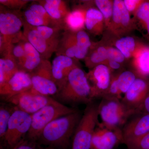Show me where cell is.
I'll list each match as a JSON object with an SVG mask.
<instances>
[{"label": "cell", "mask_w": 149, "mask_h": 149, "mask_svg": "<svg viewBox=\"0 0 149 149\" xmlns=\"http://www.w3.org/2000/svg\"><path fill=\"white\" fill-rule=\"evenodd\" d=\"M81 117L76 111L56 119L46 126L37 140L51 146H65L74 134Z\"/></svg>", "instance_id": "cell-1"}, {"label": "cell", "mask_w": 149, "mask_h": 149, "mask_svg": "<svg viewBox=\"0 0 149 149\" xmlns=\"http://www.w3.org/2000/svg\"><path fill=\"white\" fill-rule=\"evenodd\" d=\"M57 95L60 100L68 102L89 103L92 99L87 73L78 66L74 68Z\"/></svg>", "instance_id": "cell-2"}, {"label": "cell", "mask_w": 149, "mask_h": 149, "mask_svg": "<svg viewBox=\"0 0 149 149\" xmlns=\"http://www.w3.org/2000/svg\"><path fill=\"white\" fill-rule=\"evenodd\" d=\"M98 106L99 115L102 122L98 125L112 130L120 129L128 118L136 111L124 104L121 100L116 98L104 97Z\"/></svg>", "instance_id": "cell-3"}, {"label": "cell", "mask_w": 149, "mask_h": 149, "mask_svg": "<svg viewBox=\"0 0 149 149\" xmlns=\"http://www.w3.org/2000/svg\"><path fill=\"white\" fill-rule=\"evenodd\" d=\"M99 116L98 106L88 104L74 131L71 149H91Z\"/></svg>", "instance_id": "cell-4"}, {"label": "cell", "mask_w": 149, "mask_h": 149, "mask_svg": "<svg viewBox=\"0 0 149 149\" xmlns=\"http://www.w3.org/2000/svg\"><path fill=\"white\" fill-rule=\"evenodd\" d=\"M77 111L76 110L57 102L50 104L38 111L32 116V124L27 134L28 139L37 140L46 126L52 121Z\"/></svg>", "instance_id": "cell-5"}, {"label": "cell", "mask_w": 149, "mask_h": 149, "mask_svg": "<svg viewBox=\"0 0 149 149\" xmlns=\"http://www.w3.org/2000/svg\"><path fill=\"white\" fill-rule=\"evenodd\" d=\"M24 22L22 13L20 10L8 9L1 5L0 37L5 45L18 42L24 38L21 29Z\"/></svg>", "instance_id": "cell-6"}, {"label": "cell", "mask_w": 149, "mask_h": 149, "mask_svg": "<svg viewBox=\"0 0 149 149\" xmlns=\"http://www.w3.org/2000/svg\"><path fill=\"white\" fill-rule=\"evenodd\" d=\"M29 74L32 80L30 90L33 93L49 97L58 93V88L52 74V63L48 60L43 59L39 66Z\"/></svg>", "instance_id": "cell-7"}, {"label": "cell", "mask_w": 149, "mask_h": 149, "mask_svg": "<svg viewBox=\"0 0 149 149\" xmlns=\"http://www.w3.org/2000/svg\"><path fill=\"white\" fill-rule=\"evenodd\" d=\"M32 124V116L19 109L12 113L5 140L11 148H14L29 132Z\"/></svg>", "instance_id": "cell-8"}, {"label": "cell", "mask_w": 149, "mask_h": 149, "mask_svg": "<svg viewBox=\"0 0 149 149\" xmlns=\"http://www.w3.org/2000/svg\"><path fill=\"white\" fill-rule=\"evenodd\" d=\"M125 8L122 0L113 1V11L108 35L119 38L128 34L136 28L133 19Z\"/></svg>", "instance_id": "cell-9"}, {"label": "cell", "mask_w": 149, "mask_h": 149, "mask_svg": "<svg viewBox=\"0 0 149 149\" xmlns=\"http://www.w3.org/2000/svg\"><path fill=\"white\" fill-rule=\"evenodd\" d=\"M8 101L15 105L18 109L30 115L34 114L50 104L58 102L49 96L33 93L30 89L14 96Z\"/></svg>", "instance_id": "cell-10"}, {"label": "cell", "mask_w": 149, "mask_h": 149, "mask_svg": "<svg viewBox=\"0 0 149 149\" xmlns=\"http://www.w3.org/2000/svg\"><path fill=\"white\" fill-rule=\"evenodd\" d=\"M91 85V98L103 97L109 88L111 72L106 64L97 65L87 73Z\"/></svg>", "instance_id": "cell-11"}, {"label": "cell", "mask_w": 149, "mask_h": 149, "mask_svg": "<svg viewBox=\"0 0 149 149\" xmlns=\"http://www.w3.org/2000/svg\"><path fill=\"white\" fill-rule=\"evenodd\" d=\"M98 125L93 134L91 149H113L120 143H123L121 129L112 130L98 124Z\"/></svg>", "instance_id": "cell-12"}, {"label": "cell", "mask_w": 149, "mask_h": 149, "mask_svg": "<svg viewBox=\"0 0 149 149\" xmlns=\"http://www.w3.org/2000/svg\"><path fill=\"white\" fill-rule=\"evenodd\" d=\"M149 94V80L138 77L123 97L121 101L128 107L137 110Z\"/></svg>", "instance_id": "cell-13"}, {"label": "cell", "mask_w": 149, "mask_h": 149, "mask_svg": "<svg viewBox=\"0 0 149 149\" xmlns=\"http://www.w3.org/2000/svg\"><path fill=\"white\" fill-rule=\"evenodd\" d=\"M32 88V80L29 73L19 70L5 84L0 87L1 95L7 100L28 91Z\"/></svg>", "instance_id": "cell-14"}, {"label": "cell", "mask_w": 149, "mask_h": 149, "mask_svg": "<svg viewBox=\"0 0 149 149\" xmlns=\"http://www.w3.org/2000/svg\"><path fill=\"white\" fill-rule=\"evenodd\" d=\"M23 34L26 40L36 49L43 59L50 58L58 48L46 40L36 27L27 24L24 21Z\"/></svg>", "instance_id": "cell-15"}, {"label": "cell", "mask_w": 149, "mask_h": 149, "mask_svg": "<svg viewBox=\"0 0 149 149\" xmlns=\"http://www.w3.org/2000/svg\"><path fill=\"white\" fill-rule=\"evenodd\" d=\"M122 130L123 143L127 146L149 132V114L133 118Z\"/></svg>", "instance_id": "cell-16"}, {"label": "cell", "mask_w": 149, "mask_h": 149, "mask_svg": "<svg viewBox=\"0 0 149 149\" xmlns=\"http://www.w3.org/2000/svg\"><path fill=\"white\" fill-rule=\"evenodd\" d=\"M72 58L62 55H56L52 63L53 78L58 86V91L63 87L70 72L78 66Z\"/></svg>", "instance_id": "cell-17"}, {"label": "cell", "mask_w": 149, "mask_h": 149, "mask_svg": "<svg viewBox=\"0 0 149 149\" xmlns=\"http://www.w3.org/2000/svg\"><path fill=\"white\" fill-rule=\"evenodd\" d=\"M22 13L24 21L31 26L60 28L48 14L44 7L39 3H32Z\"/></svg>", "instance_id": "cell-18"}, {"label": "cell", "mask_w": 149, "mask_h": 149, "mask_svg": "<svg viewBox=\"0 0 149 149\" xmlns=\"http://www.w3.org/2000/svg\"><path fill=\"white\" fill-rule=\"evenodd\" d=\"M38 2L44 7L57 26L64 30L65 19L70 11L66 3L62 0H43Z\"/></svg>", "instance_id": "cell-19"}, {"label": "cell", "mask_w": 149, "mask_h": 149, "mask_svg": "<svg viewBox=\"0 0 149 149\" xmlns=\"http://www.w3.org/2000/svg\"><path fill=\"white\" fill-rule=\"evenodd\" d=\"M89 3V1H85V4L75 7L70 11L64 19V31L77 32L85 30V16Z\"/></svg>", "instance_id": "cell-20"}, {"label": "cell", "mask_w": 149, "mask_h": 149, "mask_svg": "<svg viewBox=\"0 0 149 149\" xmlns=\"http://www.w3.org/2000/svg\"><path fill=\"white\" fill-rule=\"evenodd\" d=\"M89 3L85 16V29L94 36H100L106 30L104 19L101 12Z\"/></svg>", "instance_id": "cell-21"}, {"label": "cell", "mask_w": 149, "mask_h": 149, "mask_svg": "<svg viewBox=\"0 0 149 149\" xmlns=\"http://www.w3.org/2000/svg\"><path fill=\"white\" fill-rule=\"evenodd\" d=\"M132 59V66L138 77L149 76V46L140 42Z\"/></svg>", "instance_id": "cell-22"}, {"label": "cell", "mask_w": 149, "mask_h": 149, "mask_svg": "<svg viewBox=\"0 0 149 149\" xmlns=\"http://www.w3.org/2000/svg\"><path fill=\"white\" fill-rule=\"evenodd\" d=\"M107 44L102 40L97 42H92L88 54L84 59L85 65L90 70L101 64H105L107 61Z\"/></svg>", "instance_id": "cell-23"}, {"label": "cell", "mask_w": 149, "mask_h": 149, "mask_svg": "<svg viewBox=\"0 0 149 149\" xmlns=\"http://www.w3.org/2000/svg\"><path fill=\"white\" fill-rule=\"evenodd\" d=\"M109 35L104 38L107 42L119 50L126 60L133 58L140 42L131 36L116 38Z\"/></svg>", "instance_id": "cell-24"}, {"label": "cell", "mask_w": 149, "mask_h": 149, "mask_svg": "<svg viewBox=\"0 0 149 149\" xmlns=\"http://www.w3.org/2000/svg\"><path fill=\"white\" fill-rule=\"evenodd\" d=\"M76 43V32L64 31L61 37L56 54L67 56L76 61L75 54Z\"/></svg>", "instance_id": "cell-25"}, {"label": "cell", "mask_w": 149, "mask_h": 149, "mask_svg": "<svg viewBox=\"0 0 149 149\" xmlns=\"http://www.w3.org/2000/svg\"><path fill=\"white\" fill-rule=\"evenodd\" d=\"M22 42L25 51V61L22 70L31 73L39 66L43 59L40 53L24 37Z\"/></svg>", "instance_id": "cell-26"}, {"label": "cell", "mask_w": 149, "mask_h": 149, "mask_svg": "<svg viewBox=\"0 0 149 149\" xmlns=\"http://www.w3.org/2000/svg\"><path fill=\"white\" fill-rule=\"evenodd\" d=\"M20 70L16 61L10 54H6L0 59V87L8 82Z\"/></svg>", "instance_id": "cell-27"}, {"label": "cell", "mask_w": 149, "mask_h": 149, "mask_svg": "<svg viewBox=\"0 0 149 149\" xmlns=\"http://www.w3.org/2000/svg\"><path fill=\"white\" fill-rule=\"evenodd\" d=\"M134 16L133 19L136 27L138 24L143 30L149 42V0H144Z\"/></svg>", "instance_id": "cell-28"}, {"label": "cell", "mask_w": 149, "mask_h": 149, "mask_svg": "<svg viewBox=\"0 0 149 149\" xmlns=\"http://www.w3.org/2000/svg\"><path fill=\"white\" fill-rule=\"evenodd\" d=\"M76 43L75 60L84 59L88 54L92 45V42L90 37L85 30L76 32Z\"/></svg>", "instance_id": "cell-29"}, {"label": "cell", "mask_w": 149, "mask_h": 149, "mask_svg": "<svg viewBox=\"0 0 149 149\" xmlns=\"http://www.w3.org/2000/svg\"><path fill=\"white\" fill-rule=\"evenodd\" d=\"M96 7L101 12L104 19L106 30L109 29L111 23L113 1L111 0H95L93 2Z\"/></svg>", "instance_id": "cell-30"}, {"label": "cell", "mask_w": 149, "mask_h": 149, "mask_svg": "<svg viewBox=\"0 0 149 149\" xmlns=\"http://www.w3.org/2000/svg\"><path fill=\"white\" fill-rule=\"evenodd\" d=\"M138 77L135 72L130 70L118 73V83L121 95H125Z\"/></svg>", "instance_id": "cell-31"}, {"label": "cell", "mask_w": 149, "mask_h": 149, "mask_svg": "<svg viewBox=\"0 0 149 149\" xmlns=\"http://www.w3.org/2000/svg\"><path fill=\"white\" fill-rule=\"evenodd\" d=\"M12 113L8 109L1 107L0 109V136L4 138L8 127L9 121Z\"/></svg>", "instance_id": "cell-32"}, {"label": "cell", "mask_w": 149, "mask_h": 149, "mask_svg": "<svg viewBox=\"0 0 149 149\" xmlns=\"http://www.w3.org/2000/svg\"><path fill=\"white\" fill-rule=\"evenodd\" d=\"M117 76L118 74H112L111 81L109 88L105 95L104 97L116 98L121 100H122L123 97L119 91L118 83Z\"/></svg>", "instance_id": "cell-33"}, {"label": "cell", "mask_w": 149, "mask_h": 149, "mask_svg": "<svg viewBox=\"0 0 149 149\" xmlns=\"http://www.w3.org/2000/svg\"><path fill=\"white\" fill-rule=\"evenodd\" d=\"M104 40L105 41L107 44V60L113 61L122 64L126 60L124 56L117 48L109 45L107 42L105 40Z\"/></svg>", "instance_id": "cell-34"}, {"label": "cell", "mask_w": 149, "mask_h": 149, "mask_svg": "<svg viewBox=\"0 0 149 149\" xmlns=\"http://www.w3.org/2000/svg\"><path fill=\"white\" fill-rule=\"evenodd\" d=\"M31 1L28 0H0L1 5L12 10H20Z\"/></svg>", "instance_id": "cell-35"}, {"label": "cell", "mask_w": 149, "mask_h": 149, "mask_svg": "<svg viewBox=\"0 0 149 149\" xmlns=\"http://www.w3.org/2000/svg\"><path fill=\"white\" fill-rule=\"evenodd\" d=\"M127 147L128 149H149V132Z\"/></svg>", "instance_id": "cell-36"}, {"label": "cell", "mask_w": 149, "mask_h": 149, "mask_svg": "<svg viewBox=\"0 0 149 149\" xmlns=\"http://www.w3.org/2000/svg\"><path fill=\"white\" fill-rule=\"evenodd\" d=\"M125 8L131 15H135L144 0H123Z\"/></svg>", "instance_id": "cell-37"}, {"label": "cell", "mask_w": 149, "mask_h": 149, "mask_svg": "<svg viewBox=\"0 0 149 149\" xmlns=\"http://www.w3.org/2000/svg\"><path fill=\"white\" fill-rule=\"evenodd\" d=\"M143 110L145 112V114H149V94L144 99L141 106L137 110V111Z\"/></svg>", "instance_id": "cell-38"}, {"label": "cell", "mask_w": 149, "mask_h": 149, "mask_svg": "<svg viewBox=\"0 0 149 149\" xmlns=\"http://www.w3.org/2000/svg\"><path fill=\"white\" fill-rule=\"evenodd\" d=\"M106 65L109 68L111 71H115V70H118L122 67V64L117 62L113 61L112 60H107Z\"/></svg>", "instance_id": "cell-39"}, {"label": "cell", "mask_w": 149, "mask_h": 149, "mask_svg": "<svg viewBox=\"0 0 149 149\" xmlns=\"http://www.w3.org/2000/svg\"><path fill=\"white\" fill-rule=\"evenodd\" d=\"M13 149H35L32 145L29 144L26 142H20Z\"/></svg>", "instance_id": "cell-40"}, {"label": "cell", "mask_w": 149, "mask_h": 149, "mask_svg": "<svg viewBox=\"0 0 149 149\" xmlns=\"http://www.w3.org/2000/svg\"><path fill=\"white\" fill-rule=\"evenodd\" d=\"M52 149V148H47V149Z\"/></svg>", "instance_id": "cell-41"}]
</instances>
